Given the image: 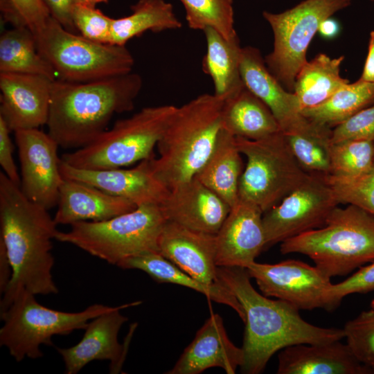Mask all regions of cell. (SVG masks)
<instances>
[{
  "mask_svg": "<svg viewBox=\"0 0 374 374\" xmlns=\"http://www.w3.org/2000/svg\"><path fill=\"white\" fill-rule=\"evenodd\" d=\"M35 296L22 289L9 307L0 313L3 321L0 329V346L6 347L18 362L25 357H42L40 346H53L51 339L54 335H66L76 330H84L91 319L112 308L93 304L80 312H67L42 305Z\"/></svg>",
  "mask_w": 374,
  "mask_h": 374,
  "instance_id": "9c48e42d",
  "label": "cell"
},
{
  "mask_svg": "<svg viewBox=\"0 0 374 374\" xmlns=\"http://www.w3.org/2000/svg\"><path fill=\"white\" fill-rule=\"evenodd\" d=\"M126 269H139L158 283L186 287L204 294L208 299L229 305L244 322V310L234 294L219 283H203L182 271L159 252H148L129 258L118 265Z\"/></svg>",
  "mask_w": 374,
  "mask_h": 374,
  "instance_id": "484cf974",
  "label": "cell"
},
{
  "mask_svg": "<svg viewBox=\"0 0 374 374\" xmlns=\"http://www.w3.org/2000/svg\"><path fill=\"white\" fill-rule=\"evenodd\" d=\"M10 132L6 123L0 117V165L2 172L16 184L21 186V178L12 155Z\"/></svg>",
  "mask_w": 374,
  "mask_h": 374,
  "instance_id": "b9f144b4",
  "label": "cell"
},
{
  "mask_svg": "<svg viewBox=\"0 0 374 374\" xmlns=\"http://www.w3.org/2000/svg\"><path fill=\"white\" fill-rule=\"evenodd\" d=\"M326 179L339 204L354 205L374 214V168L353 177L328 175Z\"/></svg>",
  "mask_w": 374,
  "mask_h": 374,
  "instance_id": "d590c367",
  "label": "cell"
},
{
  "mask_svg": "<svg viewBox=\"0 0 374 374\" xmlns=\"http://www.w3.org/2000/svg\"><path fill=\"white\" fill-rule=\"evenodd\" d=\"M166 221L161 206L143 205L105 221L75 222L66 232L58 231L55 240L118 266L129 258L159 252V238Z\"/></svg>",
  "mask_w": 374,
  "mask_h": 374,
  "instance_id": "8992f818",
  "label": "cell"
},
{
  "mask_svg": "<svg viewBox=\"0 0 374 374\" xmlns=\"http://www.w3.org/2000/svg\"><path fill=\"white\" fill-rule=\"evenodd\" d=\"M206 52L202 58V71L212 80L215 96L226 98L244 86L240 75L242 47L238 37L227 39L211 28L203 30Z\"/></svg>",
  "mask_w": 374,
  "mask_h": 374,
  "instance_id": "83f0119b",
  "label": "cell"
},
{
  "mask_svg": "<svg viewBox=\"0 0 374 374\" xmlns=\"http://www.w3.org/2000/svg\"><path fill=\"white\" fill-rule=\"evenodd\" d=\"M374 290V261L360 269L352 276L337 284H332L330 290L331 310L335 309L344 297L351 294H364Z\"/></svg>",
  "mask_w": 374,
  "mask_h": 374,
  "instance_id": "ab89813d",
  "label": "cell"
},
{
  "mask_svg": "<svg viewBox=\"0 0 374 374\" xmlns=\"http://www.w3.org/2000/svg\"><path fill=\"white\" fill-rule=\"evenodd\" d=\"M34 35L39 53L59 80L85 82L132 72L134 60L125 46L93 42L51 17Z\"/></svg>",
  "mask_w": 374,
  "mask_h": 374,
  "instance_id": "ba28073f",
  "label": "cell"
},
{
  "mask_svg": "<svg viewBox=\"0 0 374 374\" xmlns=\"http://www.w3.org/2000/svg\"><path fill=\"white\" fill-rule=\"evenodd\" d=\"M109 0H76L77 4H82L91 7H96V4L107 3Z\"/></svg>",
  "mask_w": 374,
  "mask_h": 374,
  "instance_id": "c3c4849f",
  "label": "cell"
},
{
  "mask_svg": "<svg viewBox=\"0 0 374 374\" xmlns=\"http://www.w3.org/2000/svg\"><path fill=\"white\" fill-rule=\"evenodd\" d=\"M222 128L234 136L260 140L281 131L269 108L245 86L224 99Z\"/></svg>",
  "mask_w": 374,
  "mask_h": 374,
  "instance_id": "d4e9b609",
  "label": "cell"
},
{
  "mask_svg": "<svg viewBox=\"0 0 374 374\" xmlns=\"http://www.w3.org/2000/svg\"><path fill=\"white\" fill-rule=\"evenodd\" d=\"M12 276V267L7 254L6 247L0 240V292L6 290Z\"/></svg>",
  "mask_w": 374,
  "mask_h": 374,
  "instance_id": "ee69618b",
  "label": "cell"
},
{
  "mask_svg": "<svg viewBox=\"0 0 374 374\" xmlns=\"http://www.w3.org/2000/svg\"><path fill=\"white\" fill-rule=\"evenodd\" d=\"M131 10L128 16L113 19L111 44L125 46L130 39L147 31L159 33L182 26L172 5L165 0H139Z\"/></svg>",
  "mask_w": 374,
  "mask_h": 374,
  "instance_id": "f546056e",
  "label": "cell"
},
{
  "mask_svg": "<svg viewBox=\"0 0 374 374\" xmlns=\"http://www.w3.org/2000/svg\"><path fill=\"white\" fill-rule=\"evenodd\" d=\"M262 211L238 198L216 234L217 267L247 268L265 249Z\"/></svg>",
  "mask_w": 374,
  "mask_h": 374,
  "instance_id": "2e32d148",
  "label": "cell"
},
{
  "mask_svg": "<svg viewBox=\"0 0 374 374\" xmlns=\"http://www.w3.org/2000/svg\"><path fill=\"white\" fill-rule=\"evenodd\" d=\"M60 170L63 178L93 186L110 195L125 198L136 206H161L170 193V190L153 175L146 159L130 169L98 170L74 168L60 159Z\"/></svg>",
  "mask_w": 374,
  "mask_h": 374,
  "instance_id": "ac0fdd59",
  "label": "cell"
},
{
  "mask_svg": "<svg viewBox=\"0 0 374 374\" xmlns=\"http://www.w3.org/2000/svg\"><path fill=\"white\" fill-rule=\"evenodd\" d=\"M344 59V56L331 58L320 53L301 67L296 75L293 91L298 98L301 110L323 103L349 83L339 73Z\"/></svg>",
  "mask_w": 374,
  "mask_h": 374,
  "instance_id": "f1b7e54d",
  "label": "cell"
},
{
  "mask_svg": "<svg viewBox=\"0 0 374 374\" xmlns=\"http://www.w3.org/2000/svg\"><path fill=\"white\" fill-rule=\"evenodd\" d=\"M53 81L39 75L0 73V117L11 132L46 125Z\"/></svg>",
  "mask_w": 374,
  "mask_h": 374,
  "instance_id": "9a60e30c",
  "label": "cell"
},
{
  "mask_svg": "<svg viewBox=\"0 0 374 374\" xmlns=\"http://www.w3.org/2000/svg\"><path fill=\"white\" fill-rule=\"evenodd\" d=\"M340 30L338 22L334 19L328 17L324 19L320 24L318 32L326 39H332L335 37Z\"/></svg>",
  "mask_w": 374,
  "mask_h": 374,
  "instance_id": "7dc6e473",
  "label": "cell"
},
{
  "mask_svg": "<svg viewBox=\"0 0 374 374\" xmlns=\"http://www.w3.org/2000/svg\"><path fill=\"white\" fill-rule=\"evenodd\" d=\"M142 87L141 76L132 72L85 82L54 80L48 134L64 149L89 144L114 115L132 110Z\"/></svg>",
  "mask_w": 374,
  "mask_h": 374,
  "instance_id": "3957f363",
  "label": "cell"
},
{
  "mask_svg": "<svg viewBox=\"0 0 374 374\" xmlns=\"http://www.w3.org/2000/svg\"><path fill=\"white\" fill-rule=\"evenodd\" d=\"M161 208L167 220L211 234H217L231 209L195 177L170 190Z\"/></svg>",
  "mask_w": 374,
  "mask_h": 374,
  "instance_id": "44dd1931",
  "label": "cell"
},
{
  "mask_svg": "<svg viewBox=\"0 0 374 374\" xmlns=\"http://www.w3.org/2000/svg\"><path fill=\"white\" fill-rule=\"evenodd\" d=\"M141 301L121 305L91 319L84 328L82 339L73 346L57 348L65 373L76 374L95 360L110 362V373L121 370L125 350L118 341V334L127 318L121 310L141 304Z\"/></svg>",
  "mask_w": 374,
  "mask_h": 374,
  "instance_id": "e0dca14e",
  "label": "cell"
},
{
  "mask_svg": "<svg viewBox=\"0 0 374 374\" xmlns=\"http://www.w3.org/2000/svg\"><path fill=\"white\" fill-rule=\"evenodd\" d=\"M158 251L197 280L210 285L217 283L216 234L167 220L159 238Z\"/></svg>",
  "mask_w": 374,
  "mask_h": 374,
  "instance_id": "ffe728a7",
  "label": "cell"
},
{
  "mask_svg": "<svg viewBox=\"0 0 374 374\" xmlns=\"http://www.w3.org/2000/svg\"><path fill=\"white\" fill-rule=\"evenodd\" d=\"M52 18L66 30L76 33L73 21V13L76 0H43Z\"/></svg>",
  "mask_w": 374,
  "mask_h": 374,
  "instance_id": "7bdbcfd3",
  "label": "cell"
},
{
  "mask_svg": "<svg viewBox=\"0 0 374 374\" xmlns=\"http://www.w3.org/2000/svg\"><path fill=\"white\" fill-rule=\"evenodd\" d=\"M346 139L374 140V104L332 130V143Z\"/></svg>",
  "mask_w": 374,
  "mask_h": 374,
  "instance_id": "f35d334b",
  "label": "cell"
},
{
  "mask_svg": "<svg viewBox=\"0 0 374 374\" xmlns=\"http://www.w3.org/2000/svg\"><path fill=\"white\" fill-rule=\"evenodd\" d=\"M33 34L46 25L51 15L43 0H10Z\"/></svg>",
  "mask_w": 374,
  "mask_h": 374,
  "instance_id": "60d3db41",
  "label": "cell"
},
{
  "mask_svg": "<svg viewBox=\"0 0 374 374\" xmlns=\"http://www.w3.org/2000/svg\"><path fill=\"white\" fill-rule=\"evenodd\" d=\"M374 168V140L346 139L332 143L330 175L353 177Z\"/></svg>",
  "mask_w": 374,
  "mask_h": 374,
  "instance_id": "e575fe53",
  "label": "cell"
},
{
  "mask_svg": "<svg viewBox=\"0 0 374 374\" xmlns=\"http://www.w3.org/2000/svg\"><path fill=\"white\" fill-rule=\"evenodd\" d=\"M374 104V83L359 79L348 83L323 103L301 110L308 119L330 128Z\"/></svg>",
  "mask_w": 374,
  "mask_h": 374,
  "instance_id": "1f68e13d",
  "label": "cell"
},
{
  "mask_svg": "<svg viewBox=\"0 0 374 374\" xmlns=\"http://www.w3.org/2000/svg\"><path fill=\"white\" fill-rule=\"evenodd\" d=\"M235 137L222 128L215 148L194 177L213 190L230 207L238 201L244 170Z\"/></svg>",
  "mask_w": 374,
  "mask_h": 374,
  "instance_id": "4316f807",
  "label": "cell"
},
{
  "mask_svg": "<svg viewBox=\"0 0 374 374\" xmlns=\"http://www.w3.org/2000/svg\"><path fill=\"white\" fill-rule=\"evenodd\" d=\"M224 99L204 93L177 107L157 147L146 159L153 175L169 190L193 179L210 157L222 130Z\"/></svg>",
  "mask_w": 374,
  "mask_h": 374,
  "instance_id": "277c9868",
  "label": "cell"
},
{
  "mask_svg": "<svg viewBox=\"0 0 374 374\" xmlns=\"http://www.w3.org/2000/svg\"><path fill=\"white\" fill-rule=\"evenodd\" d=\"M371 1H374V0H371Z\"/></svg>",
  "mask_w": 374,
  "mask_h": 374,
  "instance_id": "f907efd6",
  "label": "cell"
},
{
  "mask_svg": "<svg viewBox=\"0 0 374 374\" xmlns=\"http://www.w3.org/2000/svg\"><path fill=\"white\" fill-rule=\"evenodd\" d=\"M339 204L326 176L308 174L280 203L263 213L265 249L322 227Z\"/></svg>",
  "mask_w": 374,
  "mask_h": 374,
  "instance_id": "7c38bea8",
  "label": "cell"
},
{
  "mask_svg": "<svg viewBox=\"0 0 374 374\" xmlns=\"http://www.w3.org/2000/svg\"><path fill=\"white\" fill-rule=\"evenodd\" d=\"M112 20L96 7L82 4H76L73 13V24L80 35L101 44H110Z\"/></svg>",
  "mask_w": 374,
  "mask_h": 374,
  "instance_id": "74e56055",
  "label": "cell"
},
{
  "mask_svg": "<svg viewBox=\"0 0 374 374\" xmlns=\"http://www.w3.org/2000/svg\"><path fill=\"white\" fill-rule=\"evenodd\" d=\"M21 167V189L32 202L47 210L57 206L64 178L60 172V147L38 128L15 132Z\"/></svg>",
  "mask_w": 374,
  "mask_h": 374,
  "instance_id": "5bb4252c",
  "label": "cell"
},
{
  "mask_svg": "<svg viewBox=\"0 0 374 374\" xmlns=\"http://www.w3.org/2000/svg\"><path fill=\"white\" fill-rule=\"evenodd\" d=\"M240 71L244 86L269 108L283 134L299 132L308 125L297 96L271 73L258 48L242 47Z\"/></svg>",
  "mask_w": 374,
  "mask_h": 374,
  "instance_id": "d6986e66",
  "label": "cell"
},
{
  "mask_svg": "<svg viewBox=\"0 0 374 374\" xmlns=\"http://www.w3.org/2000/svg\"><path fill=\"white\" fill-rule=\"evenodd\" d=\"M278 374H371L374 370L359 362L340 340L301 344L281 350Z\"/></svg>",
  "mask_w": 374,
  "mask_h": 374,
  "instance_id": "603a6c76",
  "label": "cell"
},
{
  "mask_svg": "<svg viewBox=\"0 0 374 374\" xmlns=\"http://www.w3.org/2000/svg\"><path fill=\"white\" fill-rule=\"evenodd\" d=\"M350 0H305L280 13L262 15L274 34V48L265 59L271 73L288 91L307 62L306 52L321 23L348 6Z\"/></svg>",
  "mask_w": 374,
  "mask_h": 374,
  "instance_id": "8fae6325",
  "label": "cell"
},
{
  "mask_svg": "<svg viewBox=\"0 0 374 374\" xmlns=\"http://www.w3.org/2000/svg\"><path fill=\"white\" fill-rule=\"evenodd\" d=\"M0 4L4 20L11 23L14 27H27L24 19L10 0H1Z\"/></svg>",
  "mask_w": 374,
  "mask_h": 374,
  "instance_id": "bcb514c9",
  "label": "cell"
},
{
  "mask_svg": "<svg viewBox=\"0 0 374 374\" xmlns=\"http://www.w3.org/2000/svg\"><path fill=\"white\" fill-rule=\"evenodd\" d=\"M190 28L203 31L211 28L227 39L238 36L234 28L233 0H179Z\"/></svg>",
  "mask_w": 374,
  "mask_h": 374,
  "instance_id": "836d02e7",
  "label": "cell"
},
{
  "mask_svg": "<svg viewBox=\"0 0 374 374\" xmlns=\"http://www.w3.org/2000/svg\"><path fill=\"white\" fill-rule=\"evenodd\" d=\"M247 158L240 177L238 197L266 212L280 203L306 178L282 132L260 140L235 137Z\"/></svg>",
  "mask_w": 374,
  "mask_h": 374,
  "instance_id": "30bf717a",
  "label": "cell"
},
{
  "mask_svg": "<svg viewBox=\"0 0 374 374\" xmlns=\"http://www.w3.org/2000/svg\"><path fill=\"white\" fill-rule=\"evenodd\" d=\"M176 109L171 105L144 107L117 121L89 144L64 154L61 159L74 168L98 170L150 159Z\"/></svg>",
  "mask_w": 374,
  "mask_h": 374,
  "instance_id": "52a82bcc",
  "label": "cell"
},
{
  "mask_svg": "<svg viewBox=\"0 0 374 374\" xmlns=\"http://www.w3.org/2000/svg\"><path fill=\"white\" fill-rule=\"evenodd\" d=\"M283 254L308 256L329 277L346 276L374 261V214L358 206H337L325 224L281 242Z\"/></svg>",
  "mask_w": 374,
  "mask_h": 374,
  "instance_id": "5b68a950",
  "label": "cell"
},
{
  "mask_svg": "<svg viewBox=\"0 0 374 374\" xmlns=\"http://www.w3.org/2000/svg\"><path fill=\"white\" fill-rule=\"evenodd\" d=\"M343 330L346 344L357 359L374 370V308L347 321Z\"/></svg>",
  "mask_w": 374,
  "mask_h": 374,
  "instance_id": "8d00e7d4",
  "label": "cell"
},
{
  "mask_svg": "<svg viewBox=\"0 0 374 374\" xmlns=\"http://www.w3.org/2000/svg\"><path fill=\"white\" fill-rule=\"evenodd\" d=\"M57 206L53 217L55 223L69 225L78 222L105 221L137 207L125 198L66 178L60 186Z\"/></svg>",
  "mask_w": 374,
  "mask_h": 374,
  "instance_id": "cb8c5ba5",
  "label": "cell"
},
{
  "mask_svg": "<svg viewBox=\"0 0 374 374\" xmlns=\"http://www.w3.org/2000/svg\"><path fill=\"white\" fill-rule=\"evenodd\" d=\"M0 73L34 74L56 80L51 64L39 53L35 37L27 27H14L0 37Z\"/></svg>",
  "mask_w": 374,
  "mask_h": 374,
  "instance_id": "4dcf8cb0",
  "label": "cell"
},
{
  "mask_svg": "<svg viewBox=\"0 0 374 374\" xmlns=\"http://www.w3.org/2000/svg\"><path fill=\"white\" fill-rule=\"evenodd\" d=\"M371 308H374V300L371 302Z\"/></svg>",
  "mask_w": 374,
  "mask_h": 374,
  "instance_id": "681fc988",
  "label": "cell"
},
{
  "mask_svg": "<svg viewBox=\"0 0 374 374\" xmlns=\"http://www.w3.org/2000/svg\"><path fill=\"white\" fill-rule=\"evenodd\" d=\"M265 296L285 301L299 310H331L330 277L317 266L294 259L276 264L253 262L247 268Z\"/></svg>",
  "mask_w": 374,
  "mask_h": 374,
  "instance_id": "4fadbf2b",
  "label": "cell"
},
{
  "mask_svg": "<svg viewBox=\"0 0 374 374\" xmlns=\"http://www.w3.org/2000/svg\"><path fill=\"white\" fill-rule=\"evenodd\" d=\"M244 363L242 348L229 339L222 317L212 314L197 332L193 341L168 374H199L212 367H220L228 374L235 373Z\"/></svg>",
  "mask_w": 374,
  "mask_h": 374,
  "instance_id": "7402d4cb",
  "label": "cell"
},
{
  "mask_svg": "<svg viewBox=\"0 0 374 374\" xmlns=\"http://www.w3.org/2000/svg\"><path fill=\"white\" fill-rule=\"evenodd\" d=\"M309 121L301 130L283 134L294 157L307 173L327 176L330 171L332 130Z\"/></svg>",
  "mask_w": 374,
  "mask_h": 374,
  "instance_id": "d6a6232c",
  "label": "cell"
},
{
  "mask_svg": "<svg viewBox=\"0 0 374 374\" xmlns=\"http://www.w3.org/2000/svg\"><path fill=\"white\" fill-rule=\"evenodd\" d=\"M250 278L244 267H217V283L234 294L245 314L242 373H261L273 355L285 347L323 344L344 338L343 329L310 324L289 303L272 300L258 293Z\"/></svg>",
  "mask_w": 374,
  "mask_h": 374,
  "instance_id": "7a4b0ae2",
  "label": "cell"
},
{
  "mask_svg": "<svg viewBox=\"0 0 374 374\" xmlns=\"http://www.w3.org/2000/svg\"><path fill=\"white\" fill-rule=\"evenodd\" d=\"M48 210L30 200L20 186L0 172V240L12 267L0 313L22 289L35 295L56 294L52 240L58 232Z\"/></svg>",
  "mask_w": 374,
  "mask_h": 374,
  "instance_id": "6da1fadb",
  "label": "cell"
},
{
  "mask_svg": "<svg viewBox=\"0 0 374 374\" xmlns=\"http://www.w3.org/2000/svg\"><path fill=\"white\" fill-rule=\"evenodd\" d=\"M359 79L374 83V30L370 33L368 55Z\"/></svg>",
  "mask_w": 374,
  "mask_h": 374,
  "instance_id": "f6af8a7d",
  "label": "cell"
}]
</instances>
